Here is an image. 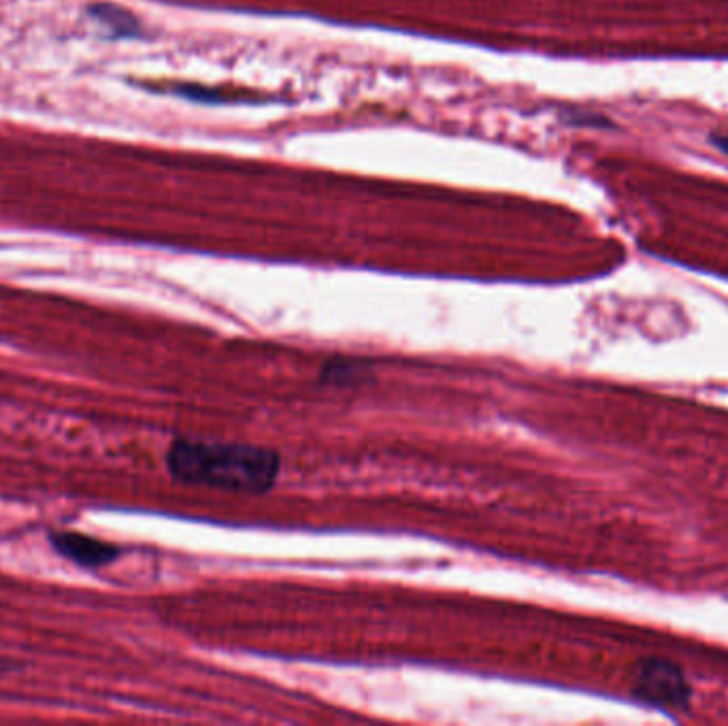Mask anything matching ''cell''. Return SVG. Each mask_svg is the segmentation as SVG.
<instances>
[{
    "instance_id": "obj_7",
    "label": "cell",
    "mask_w": 728,
    "mask_h": 726,
    "mask_svg": "<svg viewBox=\"0 0 728 726\" xmlns=\"http://www.w3.org/2000/svg\"><path fill=\"white\" fill-rule=\"evenodd\" d=\"M709 141L716 150H720L728 156V135H709Z\"/></svg>"
},
{
    "instance_id": "obj_5",
    "label": "cell",
    "mask_w": 728,
    "mask_h": 726,
    "mask_svg": "<svg viewBox=\"0 0 728 726\" xmlns=\"http://www.w3.org/2000/svg\"><path fill=\"white\" fill-rule=\"evenodd\" d=\"M324 377L333 384H352L356 382L358 377H363V369L361 366H354L347 361H341V363H331L326 364L324 369Z\"/></svg>"
},
{
    "instance_id": "obj_6",
    "label": "cell",
    "mask_w": 728,
    "mask_h": 726,
    "mask_svg": "<svg viewBox=\"0 0 728 726\" xmlns=\"http://www.w3.org/2000/svg\"><path fill=\"white\" fill-rule=\"evenodd\" d=\"M560 118L563 121L576 124V126H592V128H611L613 126L606 116H599L595 111H584V109H565L560 114Z\"/></svg>"
},
{
    "instance_id": "obj_1",
    "label": "cell",
    "mask_w": 728,
    "mask_h": 726,
    "mask_svg": "<svg viewBox=\"0 0 728 726\" xmlns=\"http://www.w3.org/2000/svg\"><path fill=\"white\" fill-rule=\"evenodd\" d=\"M169 473L183 484L260 494L274 488L281 458L249 444L175 439L167 452Z\"/></svg>"
},
{
    "instance_id": "obj_3",
    "label": "cell",
    "mask_w": 728,
    "mask_h": 726,
    "mask_svg": "<svg viewBox=\"0 0 728 726\" xmlns=\"http://www.w3.org/2000/svg\"><path fill=\"white\" fill-rule=\"evenodd\" d=\"M90 15L96 24H100L105 31L116 39H135L141 34V26L135 15L124 11L116 4L100 2L90 9Z\"/></svg>"
},
{
    "instance_id": "obj_4",
    "label": "cell",
    "mask_w": 728,
    "mask_h": 726,
    "mask_svg": "<svg viewBox=\"0 0 728 726\" xmlns=\"http://www.w3.org/2000/svg\"><path fill=\"white\" fill-rule=\"evenodd\" d=\"M171 92L182 96L185 100H194V103H203V105L247 100V96L239 94V92L231 94V92H222L220 88H207V86H196V84H175Z\"/></svg>"
},
{
    "instance_id": "obj_8",
    "label": "cell",
    "mask_w": 728,
    "mask_h": 726,
    "mask_svg": "<svg viewBox=\"0 0 728 726\" xmlns=\"http://www.w3.org/2000/svg\"><path fill=\"white\" fill-rule=\"evenodd\" d=\"M13 669H18V663H15V661H11V659H7V656H0V673H4V671H13Z\"/></svg>"
},
{
    "instance_id": "obj_2",
    "label": "cell",
    "mask_w": 728,
    "mask_h": 726,
    "mask_svg": "<svg viewBox=\"0 0 728 726\" xmlns=\"http://www.w3.org/2000/svg\"><path fill=\"white\" fill-rule=\"evenodd\" d=\"M50 544L61 556L84 569H100L120 558L118 545L75 531H52Z\"/></svg>"
}]
</instances>
